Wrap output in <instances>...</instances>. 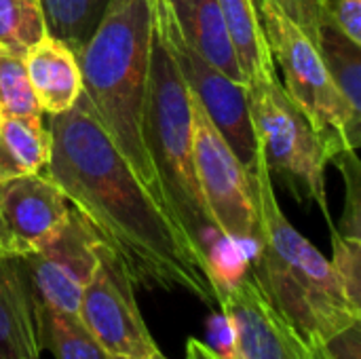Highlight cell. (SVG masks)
I'll return each instance as SVG.
<instances>
[{
  "mask_svg": "<svg viewBox=\"0 0 361 359\" xmlns=\"http://www.w3.org/2000/svg\"><path fill=\"white\" fill-rule=\"evenodd\" d=\"M142 133L161 197L195 250L220 300L222 294L247 273V258L239 256L241 250L218 229L201 195L192 159L190 91L157 28L152 34Z\"/></svg>",
  "mask_w": 361,
  "mask_h": 359,
  "instance_id": "cell-2",
  "label": "cell"
},
{
  "mask_svg": "<svg viewBox=\"0 0 361 359\" xmlns=\"http://www.w3.org/2000/svg\"><path fill=\"white\" fill-rule=\"evenodd\" d=\"M324 19L361 44V0H324Z\"/></svg>",
  "mask_w": 361,
  "mask_h": 359,
  "instance_id": "cell-26",
  "label": "cell"
},
{
  "mask_svg": "<svg viewBox=\"0 0 361 359\" xmlns=\"http://www.w3.org/2000/svg\"><path fill=\"white\" fill-rule=\"evenodd\" d=\"M42 114L25 72L23 57L0 53V116Z\"/></svg>",
  "mask_w": 361,
  "mask_h": 359,
  "instance_id": "cell-22",
  "label": "cell"
},
{
  "mask_svg": "<svg viewBox=\"0 0 361 359\" xmlns=\"http://www.w3.org/2000/svg\"><path fill=\"white\" fill-rule=\"evenodd\" d=\"M0 258H6V256H4V254H2V250H0Z\"/></svg>",
  "mask_w": 361,
  "mask_h": 359,
  "instance_id": "cell-31",
  "label": "cell"
},
{
  "mask_svg": "<svg viewBox=\"0 0 361 359\" xmlns=\"http://www.w3.org/2000/svg\"><path fill=\"white\" fill-rule=\"evenodd\" d=\"M256 2L273 63L281 72V85L322 135L328 157L332 159L343 150H357L361 125L351 118L338 95L317 44L273 2Z\"/></svg>",
  "mask_w": 361,
  "mask_h": 359,
  "instance_id": "cell-6",
  "label": "cell"
},
{
  "mask_svg": "<svg viewBox=\"0 0 361 359\" xmlns=\"http://www.w3.org/2000/svg\"><path fill=\"white\" fill-rule=\"evenodd\" d=\"M322 351L326 359H361V320L330 336Z\"/></svg>",
  "mask_w": 361,
  "mask_h": 359,
  "instance_id": "cell-27",
  "label": "cell"
},
{
  "mask_svg": "<svg viewBox=\"0 0 361 359\" xmlns=\"http://www.w3.org/2000/svg\"><path fill=\"white\" fill-rule=\"evenodd\" d=\"M152 34V0H110L97 30L76 57L82 93L97 121L142 182L163 201L142 133Z\"/></svg>",
  "mask_w": 361,
  "mask_h": 359,
  "instance_id": "cell-4",
  "label": "cell"
},
{
  "mask_svg": "<svg viewBox=\"0 0 361 359\" xmlns=\"http://www.w3.org/2000/svg\"><path fill=\"white\" fill-rule=\"evenodd\" d=\"M51 159V131L42 114L0 116V182L42 174Z\"/></svg>",
  "mask_w": 361,
  "mask_h": 359,
  "instance_id": "cell-17",
  "label": "cell"
},
{
  "mask_svg": "<svg viewBox=\"0 0 361 359\" xmlns=\"http://www.w3.org/2000/svg\"><path fill=\"white\" fill-rule=\"evenodd\" d=\"M332 165H336L345 178L347 184V201H345V214L341 218V226L336 231L345 237L361 239V165L357 150H343L336 152L330 159Z\"/></svg>",
  "mask_w": 361,
  "mask_h": 359,
  "instance_id": "cell-24",
  "label": "cell"
},
{
  "mask_svg": "<svg viewBox=\"0 0 361 359\" xmlns=\"http://www.w3.org/2000/svg\"><path fill=\"white\" fill-rule=\"evenodd\" d=\"M209 343H205L220 359H233L235 353V341H233V328L224 313L216 315L209 324Z\"/></svg>",
  "mask_w": 361,
  "mask_h": 359,
  "instance_id": "cell-28",
  "label": "cell"
},
{
  "mask_svg": "<svg viewBox=\"0 0 361 359\" xmlns=\"http://www.w3.org/2000/svg\"><path fill=\"white\" fill-rule=\"evenodd\" d=\"M108 359H129V358H118V355H108ZM150 359H169V358H165V355H163V353L159 351L157 355H152V358H150Z\"/></svg>",
  "mask_w": 361,
  "mask_h": 359,
  "instance_id": "cell-30",
  "label": "cell"
},
{
  "mask_svg": "<svg viewBox=\"0 0 361 359\" xmlns=\"http://www.w3.org/2000/svg\"><path fill=\"white\" fill-rule=\"evenodd\" d=\"M317 49L351 118L361 125V44L324 19L319 25Z\"/></svg>",
  "mask_w": 361,
  "mask_h": 359,
  "instance_id": "cell-18",
  "label": "cell"
},
{
  "mask_svg": "<svg viewBox=\"0 0 361 359\" xmlns=\"http://www.w3.org/2000/svg\"><path fill=\"white\" fill-rule=\"evenodd\" d=\"M36 330L40 349L51 351L55 359H108L78 313L36 305Z\"/></svg>",
  "mask_w": 361,
  "mask_h": 359,
  "instance_id": "cell-19",
  "label": "cell"
},
{
  "mask_svg": "<svg viewBox=\"0 0 361 359\" xmlns=\"http://www.w3.org/2000/svg\"><path fill=\"white\" fill-rule=\"evenodd\" d=\"M182 38L231 80L245 85L218 0H165Z\"/></svg>",
  "mask_w": 361,
  "mask_h": 359,
  "instance_id": "cell-15",
  "label": "cell"
},
{
  "mask_svg": "<svg viewBox=\"0 0 361 359\" xmlns=\"http://www.w3.org/2000/svg\"><path fill=\"white\" fill-rule=\"evenodd\" d=\"M44 174L118 258L135 286L182 290L205 305L216 292L167 205L142 182L95 116L85 93L53 114Z\"/></svg>",
  "mask_w": 361,
  "mask_h": 359,
  "instance_id": "cell-1",
  "label": "cell"
},
{
  "mask_svg": "<svg viewBox=\"0 0 361 359\" xmlns=\"http://www.w3.org/2000/svg\"><path fill=\"white\" fill-rule=\"evenodd\" d=\"M36 305L19 258H0V359H38Z\"/></svg>",
  "mask_w": 361,
  "mask_h": 359,
  "instance_id": "cell-14",
  "label": "cell"
},
{
  "mask_svg": "<svg viewBox=\"0 0 361 359\" xmlns=\"http://www.w3.org/2000/svg\"><path fill=\"white\" fill-rule=\"evenodd\" d=\"M332 235V269L353 307L361 309V239L345 237L336 231V224L330 229Z\"/></svg>",
  "mask_w": 361,
  "mask_h": 359,
  "instance_id": "cell-23",
  "label": "cell"
},
{
  "mask_svg": "<svg viewBox=\"0 0 361 359\" xmlns=\"http://www.w3.org/2000/svg\"><path fill=\"white\" fill-rule=\"evenodd\" d=\"M152 15L154 28L165 42L184 85L203 106L243 167L250 169L258 154V144L250 116L247 85L231 80L182 38L165 0H152Z\"/></svg>",
  "mask_w": 361,
  "mask_h": 359,
  "instance_id": "cell-8",
  "label": "cell"
},
{
  "mask_svg": "<svg viewBox=\"0 0 361 359\" xmlns=\"http://www.w3.org/2000/svg\"><path fill=\"white\" fill-rule=\"evenodd\" d=\"M72 205L42 171L0 182V250L6 258L38 252L68 222Z\"/></svg>",
  "mask_w": 361,
  "mask_h": 359,
  "instance_id": "cell-11",
  "label": "cell"
},
{
  "mask_svg": "<svg viewBox=\"0 0 361 359\" xmlns=\"http://www.w3.org/2000/svg\"><path fill=\"white\" fill-rule=\"evenodd\" d=\"M247 97L258 152L269 174L281 178L300 201L315 203L332 229L334 222L326 190V165L330 157L322 135L277 76L247 85Z\"/></svg>",
  "mask_w": 361,
  "mask_h": 359,
  "instance_id": "cell-5",
  "label": "cell"
},
{
  "mask_svg": "<svg viewBox=\"0 0 361 359\" xmlns=\"http://www.w3.org/2000/svg\"><path fill=\"white\" fill-rule=\"evenodd\" d=\"M233 328V359H326L262 296L252 275L239 277L218 300Z\"/></svg>",
  "mask_w": 361,
  "mask_h": 359,
  "instance_id": "cell-12",
  "label": "cell"
},
{
  "mask_svg": "<svg viewBox=\"0 0 361 359\" xmlns=\"http://www.w3.org/2000/svg\"><path fill=\"white\" fill-rule=\"evenodd\" d=\"M245 85L275 78L277 68L264 36L256 0H218Z\"/></svg>",
  "mask_w": 361,
  "mask_h": 359,
  "instance_id": "cell-16",
  "label": "cell"
},
{
  "mask_svg": "<svg viewBox=\"0 0 361 359\" xmlns=\"http://www.w3.org/2000/svg\"><path fill=\"white\" fill-rule=\"evenodd\" d=\"M99 237L72 207L63 229L38 252L19 258L34 305L78 313L80 296L97 264Z\"/></svg>",
  "mask_w": 361,
  "mask_h": 359,
  "instance_id": "cell-10",
  "label": "cell"
},
{
  "mask_svg": "<svg viewBox=\"0 0 361 359\" xmlns=\"http://www.w3.org/2000/svg\"><path fill=\"white\" fill-rule=\"evenodd\" d=\"M192 159L205 205L224 237L247 254L256 248L258 218L250 174L190 93Z\"/></svg>",
  "mask_w": 361,
  "mask_h": 359,
  "instance_id": "cell-7",
  "label": "cell"
},
{
  "mask_svg": "<svg viewBox=\"0 0 361 359\" xmlns=\"http://www.w3.org/2000/svg\"><path fill=\"white\" fill-rule=\"evenodd\" d=\"M47 32L78 55L97 30L110 0H38Z\"/></svg>",
  "mask_w": 361,
  "mask_h": 359,
  "instance_id": "cell-20",
  "label": "cell"
},
{
  "mask_svg": "<svg viewBox=\"0 0 361 359\" xmlns=\"http://www.w3.org/2000/svg\"><path fill=\"white\" fill-rule=\"evenodd\" d=\"M288 19H292L315 44L319 36V25L324 21V0H269Z\"/></svg>",
  "mask_w": 361,
  "mask_h": 359,
  "instance_id": "cell-25",
  "label": "cell"
},
{
  "mask_svg": "<svg viewBox=\"0 0 361 359\" xmlns=\"http://www.w3.org/2000/svg\"><path fill=\"white\" fill-rule=\"evenodd\" d=\"M133 286L118 258L99 243L97 264L82 290L78 317L108 355L150 359L159 347L140 313Z\"/></svg>",
  "mask_w": 361,
  "mask_h": 359,
  "instance_id": "cell-9",
  "label": "cell"
},
{
  "mask_svg": "<svg viewBox=\"0 0 361 359\" xmlns=\"http://www.w3.org/2000/svg\"><path fill=\"white\" fill-rule=\"evenodd\" d=\"M47 34L38 0H0V53L23 57Z\"/></svg>",
  "mask_w": 361,
  "mask_h": 359,
  "instance_id": "cell-21",
  "label": "cell"
},
{
  "mask_svg": "<svg viewBox=\"0 0 361 359\" xmlns=\"http://www.w3.org/2000/svg\"><path fill=\"white\" fill-rule=\"evenodd\" d=\"M256 205V248L247 273L269 305L311 345L322 347L330 336L361 320L330 264L283 214L273 176L258 152L247 169Z\"/></svg>",
  "mask_w": 361,
  "mask_h": 359,
  "instance_id": "cell-3",
  "label": "cell"
},
{
  "mask_svg": "<svg viewBox=\"0 0 361 359\" xmlns=\"http://www.w3.org/2000/svg\"><path fill=\"white\" fill-rule=\"evenodd\" d=\"M32 93L47 114L68 112L82 93V74L74 51L49 32L23 55Z\"/></svg>",
  "mask_w": 361,
  "mask_h": 359,
  "instance_id": "cell-13",
  "label": "cell"
},
{
  "mask_svg": "<svg viewBox=\"0 0 361 359\" xmlns=\"http://www.w3.org/2000/svg\"><path fill=\"white\" fill-rule=\"evenodd\" d=\"M186 359H220L205 343L199 339H188L186 341Z\"/></svg>",
  "mask_w": 361,
  "mask_h": 359,
  "instance_id": "cell-29",
  "label": "cell"
}]
</instances>
